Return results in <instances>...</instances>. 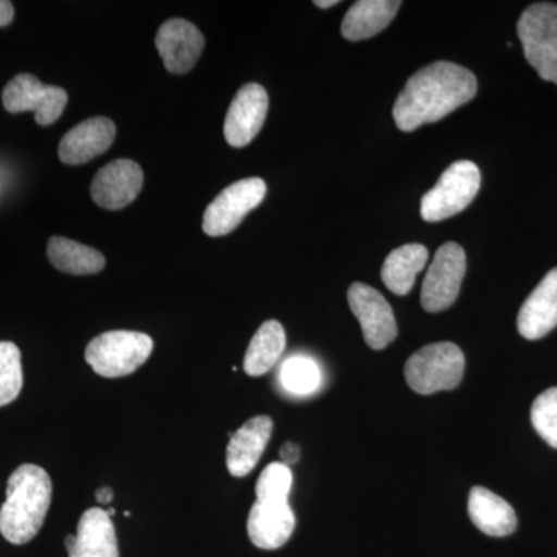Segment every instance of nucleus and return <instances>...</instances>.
Here are the masks:
<instances>
[{
	"label": "nucleus",
	"instance_id": "a878e982",
	"mask_svg": "<svg viewBox=\"0 0 557 557\" xmlns=\"http://www.w3.org/2000/svg\"><path fill=\"white\" fill-rule=\"evenodd\" d=\"M531 423L552 448L557 449V387L542 392L531 406Z\"/></svg>",
	"mask_w": 557,
	"mask_h": 557
},
{
	"label": "nucleus",
	"instance_id": "2eb2a0df",
	"mask_svg": "<svg viewBox=\"0 0 557 557\" xmlns=\"http://www.w3.org/2000/svg\"><path fill=\"white\" fill-rule=\"evenodd\" d=\"M116 137L115 123L106 116H94L73 127L61 139L60 160L69 166H79L102 156Z\"/></svg>",
	"mask_w": 557,
	"mask_h": 557
},
{
	"label": "nucleus",
	"instance_id": "5701e85b",
	"mask_svg": "<svg viewBox=\"0 0 557 557\" xmlns=\"http://www.w3.org/2000/svg\"><path fill=\"white\" fill-rule=\"evenodd\" d=\"M47 255L54 269L75 276L97 274L106 267L104 256L100 251L65 237H51Z\"/></svg>",
	"mask_w": 557,
	"mask_h": 557
},
{
	"label": "nucleus",
	"instance_id": "aec40b11",
	"mask_svg": "<svg viewBox=\"0 0 557 557\" xmlns=\"http://www.w3.org/2000/svg\"><path fill=\"white\" fill-rule=\"evenodd\" d=\"M399 0H358L344 16L341 35L351 42L379 35L397 16Z\"/></svg>",
	"mask_w": 557,
	"mask_h": 557
},
{
	"label": "nucleus",
	"instance_id": "f3484780",
	"mask_svg": "<svg viewBox=\"0 0 557 557\" xmlns=\"http://www.w3.org/2000/svg\"><path fill=\"white\" fill-rule=\"evenodd\" d=\"M557 327V267L542 278L519 311L518 329L528 341L547 336Z\"/></svg>",
	"mask_w": 557,
	"mask_h": 557
},
{
	"label": "nucleus",
	"instance_id": "6ab92c4d",
	"mask_svg": "<svg viewBox=\"0 0 557 557\" xmlns=\"http://www.w3.org/2000/svg\"><path fill=\"white\" fill-rule=\"evenodd\" d=\"M469 518L482 533L493 537H505L518 528L515 508L505 498L483 486H474L469 493Z\"/></svg>",
	"mask_w": 557,
	"mask_h": 557
},
{
	"label": "nucleus",
	"instance_id": "1a4fd4ad",
	"mask_svg": "<svg viewBox=\"0 0 557 557\" xmlns=\"http://www.w3.org/2000/svg\"><path fill=\"white\" fill-rule=\"evenodd\" d=\"M2 101L10 113L35 112L39 126H50L61 119L69 95L61 87L47 86L30 73H21L7 84Z\"/></svg>",
	"mask_w": 557,
	"mask_h": 557
},
{
	"label": "nucleus",
	"instance_id": "423d86ee",
	"mask_svg": "<svg viewBox=\"0 0 557 557\" xmlns=\"http://www.w3.org/2000/svg\"><path fill=\"white\" fill-rule=\"evenodd\" d=\"M482 183L478 164L461 160L443 172L437 185L421 199L420 214L426 222H442L467 209Z\"/></svg>",
	"mask_w": 557,
	"mask_h": 557
},
{
	"label": "nucleus",
	"instance_id": "f257e3e1",
	"mask_svg": "<svg viewBox=\"0 0 557 557\" xmlns=\"http://www.w3.org/2000/svg\"><path fill=\"white\" fill-rule=\"evenodd\" d=\"M478 78L471 70L438 61L410 76L394 106L398 129L413 132L435 123L467 104L478 94Z\"/></svg>",
	"mask_w": 557,
	"mask_h": 557
},
{
	"label": "nucleus",
	"instance_id": "9b49d317",
	"mask_svg": "<svg viewBox=\"0 0 557 557\" xmlns=\"http://www.w3.org/2000/svg\"><path fill=\"white\" fill-rule=\"evenodd\" d=\"M269 94L260 84H245L226 113L225 134L226 141L233 148H245L258 137L269 113Z\"/></svg>",
	"mask_w": 557,
	"mask_h": 557
},
{
	"label": "nucleus",
	"instance_id": "393cba45",
	"mask_svg": "<svg viewBox=\"0 0 557 557\" xmlns=\"http://www.w3.org/2000/svg\"><path fill=\"white\" fill-rule=\"evenodd\" d=\"M24 386L21 350L10 341L0 343V408L20 397Z\"/></svg>",
	"mask_w": 557,
	"mask_h": 557
},
{
	"label": "nucleus",
	"instance_id": "cd10ccee",
	"mask_svg": "<svg viewBox=\"0 0 557 557\" xmlns=\"http://www.w3.org/2000/svg\"><path fill=\"white\" fill-rule=\"evenodd\" d=\"M300 458V448L296 443L287 442L281 448V460L282 463L287 465V467H293V465L298 463Z\"/></svg>",
	"mask_w": 557,
	"mask_h": 557
},
{
	"label": "nucleus",
	"instance_id": "7ed1b4c3",
	"mask_svg": "<svg viewBox=\"0 0 557 557\" xmlns=\"http://www.w3.org/2000/svg\"><path fill=\"white\" fill-rule=\"evenodd\" d=\"M153 341L146 333L115 330L90 341L84 358L104 379L131 375L148 361Z\"/></svg>",
	"mask_w": 557,
	"mask_h": 557
},
{
	"label": "nucleus",
	"instance_id": "412c9836",
	"mask_svg": "<svg viewBox=\"0 0 557 557\" xmlns=\"http://www.w3.org/2000/svg\"><path fill=\"white\" fill-rule=\"evenodd\" d=\"M429 251L424 245H403L384 260L381 277L394 295H409L416 285L417 274L426 267Z\"/></svg>",
	"mask_w": 557,
	"mask_h": 557
},
{
	"label": "nucleus",
	"instance_id": "4468645a",
	"mask_svg": "<svg viewBox=\"0 0 557 557\" xmlns=\"http://www.w3.org/2000/svg\"><path fill=\"white\" fill-rule=\"evenodd\" d=\"M296 527V516L288 500H256L248 516V536L262 549H277L287 544Z\"/></svg>",
	"mask_w": 557,
	"mask_h": 557
},
{
	"label": "nucleus",
	"instance_id": "c85d7f7f",
	"mask_svg": "<svg viewBox=\"0 0 557 557\" xmlns=\"http://www.w3.org/2000/svg\"><path fill=\"white\" fill-rule=\"evenodd\" d=\"M14 7L9 0H0V27H7L13 22Z\"/></svg>",
	"mask_w": 557,
	"mask_h": 557
},
{
	"label": "nucleus",
	"instance_id": "7c9ffc66",
	"mask_svg": "<svg viewBox=\"0 0 557 557\" xmlns=\"http://www.w3.org/2000/svg\"><path fill=\"white\" fill-rule=\"evenodd\" d=\"M338 0H317L314 5L319 7V9H330V7L338 5Z\"/></svg>",
	"mask_w": 557,
	"mask_h": 557
},
{
	"label": "nucleus",
	"instance_id": "f8f14e48",
	"mask_svg": "<svg viewBox=\"0 0 557 557\" xmlns=\"http://www.w3.org/2000/svg\"><path fill=\"white\" fill-rule=\"evenodd\" d=\"M145 174L134 160H115L102 168L91 182V199L104 209H123L137 199Z\"/></svg>",
	"mask_w": 557,
	"mask_h": 557
},
{
	"label": "nucleus",
	"instance_id": "6e6552de",
	"mask_svg": "<svg viewBox=\"0 0 557 557\" xmlns=\"http://www.w3.org/2000/svg\"><path fill=\"white\" fill-rule=\"evenodd\" d=\"M465 274H467L465 249L456 242H448L440 247L421 287L420 300L423 309L429 313L449 309L458 298Z\"/></svg>",
	"mask_w": 557,
	"mask_h": 557
},
{
	"label": "nucleus",
	"instance_id": "b1692460",
	"mask_svg": "<svg viewBox=\"0 0 557 557\" xmlns=\"http://www.w3.org/2000/svg\"><path fill=\"white\" fill-rule=\"evenodd\" d=\"M321 369L307 357H292L282 364L281 383L289 394L310 395L321 386Z\"/></svg>",
	"mask_w": 557,
	"mask_h": 557
},
{
	"label": "nucleus",
	"instance_id": "c756f323",
	"mask_svg": "<svg viewBox=\"0 0 557 557\" xmlns=\"http://www.w3.org/2000/svg\"><path fill=\"white\" fill-rule=\"evenodd\" d=\"M97 498L100 504L109 505L113 498L112 490H110V487H101L97 493Z\"/></svg>",
	"mask_w": 557,
	"mask_h": 557
},
{
	"label": "nucleus",
	"instance_id": "bb28decb",
	"mask_svg": "<svg viewBox=\"0 0 557 557\" xmlns=\"http://www.w3.org/2000/svg\"><path fill=\"white\" fill-rule=\"evenodd\" d=\"M293 486V472L287 465L277 461L263 469L256 483V496L258 500H288Z\"/></svg>",
	"mask_w": 557,
	"mask_h": 557
},
{
	"label": "nucleus",
	"instance_id": "39448f33",
	"mask_svg": "<svg viewBox=\"0 0 557 557\" xmlns=\"http://www.w3.org/2000/svg\"><path fill=\"white\" fill-rule=\"evenodd\" d=\"M523 53L537 75L557 86V5L533 3L518 22Z\"/></svg>",
	"mask_w": 557,
	"mask_h": 557
},
{
	"label": "nucleus",
	"instance_id": "dca6fc26",
	"mask_svg": "<svg viewBox=\"0 0 557 557\" xmlns=\"http://www.w3.org/2000/svg\"><path fill=\"white\" fill-rule=\"evenodd\" d=\"M69 557H120L115 527L109 512L90 508L81 516L76 536L65 537Z\"/></svg>",
	"mask_w": 557,
	"mask_h": 557
},
{
	"label": "nucleus",
	"instance_id": "f03ea898",
	"mask_svg": "<svg viewBox=\"0 0 557 557\" xmlns=\"http://www.w3.org/2000/svg\"><path fill=\"white\" fill-rule=\"evenodd\" d=\"M50 475L38 465H21L10 475L7 500L0 508V533L14 545H24L39 533L51 504Z\"/></svg>",
	"mask_w": 557,
	"mask_h": 557
},
{
	"label": "nucleus",
	"instance_id": "20e7f679",
	"mask_svg": "<svg viewBox=\"0 0 557 557\" xmlns=\"http://www.w3.org/2000/svg\"><path fill=\"white\" fill-rule=\"evenodd\" d=\"M465 375V355L453 343L431 344L416 351L406 362V383L420 395L453 391Z\"/></svg>",
	"mask_w": 557,
	"mask_h": 557
},
{
	"label": "nucleus",
	"instance_id": "0eeeda50",
	"mask_svg": "<svg viewBox=\"0 0 557 557\" xmlns=\"http://www.w3.org/2000/svg\"><path fill=\"white\" fill-rule=\"evenodd\" d=\"M267 185L262 178L239 180L208 205L203 215V231L211 237L233 233L244 222L248 212L265 199Z\"/></svg>",
	"mask_w": 557,
	"mask_h": 557
},
{
	"label": "nucleus",
	"instance_id": "a211bd4d",
	"mask_svg": "<svg viewBox=\"0 0 557 557\" xmlns=\"http://www.w3.org/2000/svg\"><path fill=\"white\" fill-rule=\"evenodd\" d=\"M273 420L267 416L252 417L233 434L226 448V467L234 478H245L259 463L273 434Z\"/></svg>",
	"mask_w": 557,
	"mask_h": 557
},
{
	"label": "nucleus",
	"instance_id": "9d476101",
	"mask_svg": "<svg viewBox=\"0 0 557 557\" xmlns=\"http://www.w3.org/2000/svg\"><path fill=\"white\" fill-rule=\"evenodd\" d=\"M347 298L370 348L383 350L397 338L398 327L394 310L379 289L355 282L348 288Z\"/></svg>",
	"mask_w": 557,
	"mask_h": 557
},
{
	"label": "nucleus",
	"instance_id": "4be33fe9",
	"mask_svg": "<svg viewBox=\"0 0 557 557\" xmlns=\"http://www.w3.org/2000/svg\"><path fill=\"white\" fill-rule=\"evenodd\" d=\"M287 347V335L281 322L267 321L260 325L245 354L244 369L249 376H262L277 364Z\"/></svg>",
	"mask_w": 557,
	"mask_h": 557
},
{
	"label": "nucleus",
	"instance_id": "ddd939ff",
	"mask_svg": "<svg viewBox=\"0 0 557 557\" xmlns=\"http://www.w3.org/2000/svg\"><path fill=\"white\" fill-rule=\"evenodd\" d=\"M156 46L168 72L183 75L199 62L205 49V38L196 25L175 17L161 25Z\"/></svg>",
	"mask_w": 557,
	"mask_h": 557
}]
</instances>
